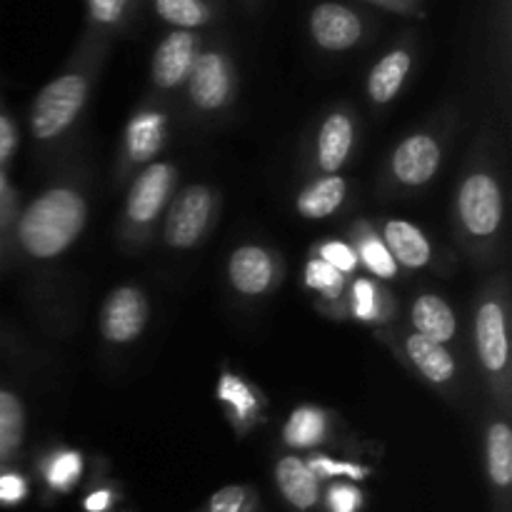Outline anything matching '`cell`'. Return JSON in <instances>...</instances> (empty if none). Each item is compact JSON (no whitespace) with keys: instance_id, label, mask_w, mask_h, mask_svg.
I'll list each match as a JSON object with an SVG mask.
<instances>
[{"instance_id":"1","label":"cell","mask_w":512,"mask_h":512,"mask_svg":"<svg viewBox=\"0 0 512 512\" xmlns=\"http://www.w3.org/2000/svg\"><path fill=\"white\" fill-rule=\"evenodd\" d=\"M455 243L470 263L490 268L500 260L508 233V180L498 133L488 123L465 155L450 200Z\"/></svg>"},{"instance_id":"2","label":"cell","mask_w":512,"mask_h":512,"mask_svg":"<svg viewBox=\"0 0 512 512\" xmlns=\"http://www.w3.org/2000/svg\"><path fill=\"white\" fill-rule=\"evenodd\" d=\"M90 220V178L65 168L35 198L20 205L5 243L30 265H50L78 245Z\"/></svg>"},{"instance_id":"3","label":"cell","mask_w":512,"mask_h":512,"mask_svg":"<svg viewBox=\"0 0 512 512\" xmlns=\"http://www.w3.org/2000/svg\"><path fill=\"white\" fill-rule=\"evenodd\" d=\"M100 63L103 50H83L35 93L28 108V128L40 155H53L83 123L98 83Z\"/></svg>"},{"instance_id":"4","label":"cell","mask_w":512,"mask_h":512,"mask_svg":"<svg viewBox=\"0 0 512 512\" xmlns=\"http://www.w3.org/2000/svg\"><path fill=\"white\" fill-rule=\"evenodd\" d=\"M460 128V110L448 105L405 133L385 158L378 193L383 200L410 198L435 183Z\"/></svg>"},{"instance_id":"5","label":"cell","mask_w":512,"mask_h":512,"mask_svg":"<svg viewBox=\"0 0 512 512\" xmlns=\"http://www.w3.org/2000/svg\"><path fill=\"white\" fill-rule=\"evenodd\" d=\"M473 345L480 378L490 405L512 415V353H510V280L505 270L480 285L473 300Z\"/></svg>"},{"instance_id":"6","label":"cell","mask_w":512,"mask_h":512,"mask_svg":"<svg viewBox=\"0 0 512 512\" xmlns=\"http://www.w3.org/2000/svg\"><path fill=\"white\" fill-rule=\"evenodd\" d=\"M180 168L175 160L158 158L148 168L140 170L125 185L123 210L118 220V243L123 253H143L158 238L160 223L170 200L178 193Z\"/></svg>"},{"instance_id":"7","label":"cell","mask_w":512,"mask_h":512,"mask_svg":"<svg viewBox=\"0 0 512 512\" xmlns=\"http://www.w3.org/2000/svg\"><path fill=\"white\" fill-rule=\"evenodd\" d=\"M178 113L195 128H210L230 118L238 100V70L223 48H203L185 88Z\"/></svg>"},{"instance_id":"8","label":"cell","mask_w":512,"mask_h":512,"mask_svg":"<svg viewBox=\"0 0 512 512\" xmlns=\"http://www.w3.org/2000/svg\"><path fill=\"white\" fill-rule=\"evenodd\" d=\"M373 335L420 383L428 385L430 390L440 393L450 403H460V398L465 395V375L453 348L410 333L405 325L398 323L373 330Z\"/></svg>"},{"instance_id":"9","label":"cell","mask_w":512,"mask_h":512,"mask_svg":"<svg viewBox=\"0 0 512 512\" xmlns=\"http://www.w3.org/2000/svg\"><path fill=\"white\" fill-rule=\"evenodd\" d=\"M178 110L173 103L148 95L128 115L120 138L118 158L113 165V185L125 188L135 175L163 155L173 138V120Z\"/></svg>"},{"instance_id":"10","label":"cell","mask_w":512,"mask_h":512,"mask_svg":"<svg viewBox=\"0 0 512 512\" xmlns=\"http://www.w3.org/2000/svg\"><path fill=\"white\" fill-rule=\"evenodd\" d=\"M223 213V193L210 183H190L178 188L160 223L158 238L173 253H193L203 248L218 228Z\"/></svg>"},{"instance_id":"11","label":"cell","mask_w":512,"mask_h":512,"mask_svg":"<svg viewBox=\"0 0 512 512\" xmlns=\"http://www.w3.org/2000/svg\"><path fill=\"white\" fill-rule=\"evenodd\" d=\"M360 140L358 110L350 103L325 108L313 123L303 150V170L313 175H338L353 160Z\"/></svg>"},{"instance_id":"12","label":"cell","mask_w":512,"mask_h":512,"mask_svg":"<svg viewBox=\"0 0 512 512\" xmlns=\"http://www.w3.org/2000/svg\"><path fill=\"white\" fill-rule=\"evenodd\" d=\"M225 280L228 288L245 303L270 298L285 280L283 253L265 243L235 245L225 263Z\"/></svg>"},{"instance_id":"13","label":"cell","mask_w":512,"mask_h":512,"mask_svg":"<svg viewBox=\"0 0 512 512\" xmlns=\"http://www.w3.org/2000/svg\"><path fill=\"white\" fill-rule=\"evenodd\" d=\"M213 398L223 413L225 423L233 430L238 440H245L250 433L263 428L270 415V400L265 390L248 378L245 373L235 370L233 365H220L218 380H215Z\"/></svg>"},{"instance_id":"14","label":"cell","mask_w":512,"mask_h":512,"mask_svg":"<svg viewBox=\"0 0 512 512\" xmlns=\"http://www.w3.org/2000/svg\"><path fill=\"white\" fill-rule=\"evenodd\" d=\"M150 323V298L140 285H115L105 295L98 313L100 340L110 350H125L138 343Z\"/></svg>"},{"instance_id":"15","label":"cell","mask_w":512,"mask_h":512,"mask_svg":"<svg viewBox=\"0 0 512 512\" xmlns=\"http://www.w3.org/2000/svg\"><path fill=\"white\" fill-rule=\"evenodd\" d=\"M200 50H203V40L193 30H173L165 35L150 60V90H153L150 95L173 103L175 95L183 93L185 80Z\"/></svg>"},{"instance_id":"16","label":"cell","mask_w":512,"mask_h":512,"mask_svg":"<svg viewBox=\"0 0 512 512\" xmlns=\"http://www.w3.org/2000/svg\"><path fill=\"white\" fill-rule=\"evenodd\" d=\"M340 428H343V420L335 410L315 403H300L290 410L280 428V445L288 453L298 455L315 453V450L350 448V443L340 438Z\"/></svg>"},{"instance_id":"17","label":"cell","mask_w":512,"mask_h":512,"mask_svg":"<svg viewBox=\"0 0 512 512\" xmlns=\"http://www.w3.org/2000/svg\"><path fill=\"white\" fill-rule=\"evenodd\" d=\"M483 463L490 512H512V425L490 405L483 425Z\"/></svg>"},{"instance_id":"18","label":"cell","mask_w":512,"mask_h":512,"mask_svg":"<svg viewBox=\"0 0 512 512\" xmlns=\"http://www.w3.org/2000/svg\"><path fill=\"white\" fill-rule=\"evenodd\" d=\"M85 473H88V458L83 450L65 443L48 445L33 460V480L40 485V498L45 505H53L75 493Z\"/></svg>"},{"instance_id":"19","label":"cell","mask_w":512,"mask_h":512,"mask_svg":"<svg viewBox=\"0 0 512 512\" xmlns=\"http://www.w3.org/2000/svg\"><path fill=\"white\" fill-rule=\"evenodd\" d=\"M273 483L290 512H320L323 483L308 468L305 455L288 453V450L275 455Z\"/></svg>"},{"instance_id":"20","label":"cell","mask_w":512,"mask_h":512,"mask_svg":"<svg viewBox=\"0 0 512 512\" xmlns=\"http://www.w3.org/2000/svg\"><path fill=\"white\" fill-rule=\"evenodd\" d=\"M400 318L398 295L380 280L358 273L348 283V320L365 328H388Z\"/></svg>"},{"instance_id":"21","label":"cell","mask_w":512,"mask_h":512,"mask_svg":"<svg viewBox=\"0 0 512 512\" xmlns=\"http://www.w3.org/2000/svg\"><path fill=\"white\" fill-rule=\"evenodd\" d=\"M310 38L325 53H345L365 38V23L343 3H320L308 20Z\"/></svg>"},{"instance_id":"22","label":"cell","mask_w":512,"mask_h":512,"mask_svg":"<svg viewBox=\"0 0 512 512\" xmlns=\"http://www.w3.org/2000/svg\"><path fill=\"white\" fill-rule=\"evenodd\" d=\"M413 68L415 53L410 45H395L388 53L380 55V60L370 68L368 78H365V98L375 113H383L400 98L410 75H413Z\"/></svg>"},{"instance_id":"23","label":"cell","mask_w":512,"mask_h":512,"mask_svg":"<svg viewBox=\"0 0 512 512\" xmlns=\"http://www.w3.org/2000/svg\"><path fill=\"white\" fill-rule=\"evenodd\" d=\"M405 328L415 335L433 340L440 345H453L460 335V320L448 298L433 290H423L408 305Z\"/></svg>"},{"instance_id":"24","label":"cell","mask_w":512,"mask_h":512,"mask_svg":"<svg viewBox=\"0 0 512 512\" xmlns=\"http://www.w3.org/2000/svg\"><path fill=\"white\" fill-rule=\"evenodd\" d=\"M378 230L388 245L390 255L405 273H420L435 263V245L430 243L428 233L420 225L405 218H383L378 220Z\"/></svg>"},{"instance_id":"25","label":"cell","mask_w":512,"mask_h":512,"mask_svg":"<svg viewBox=\"0 0 512 512\" xmlns=\"http://www.w3.org/2000/svg\"><path fill=\"white\" fill-rule=\"evenodd\" d=\"M345 235H348L345 240L350 243V248L358 255L360 273L370 275V278L380 280V283L385 285L403 278V270L398 268V263H395L393 255H390L388 245H385L375 220L360 215V218H355L353 223L345 228Z\"/></svg>"},{"instance_id":"26","label":"cell","mask_w":512,"mask_h":512,"mask_svg":"<svg viewBox=\"0 0 512 512\" xmlns=\"http://www.w3.org/2000/svg\"><path fill=\"white\" fill-rule=\"evenodd\" d=\"M350 200V183L343 173L338 175H313L300 185L295 193L293 210L303 220L318 223L338 215Z\"/></svg>"},{"instance_id":"27","label":"cell","mask_w":512,"mask_h":512,"mask_svg":"<svg viewBox=\"0 0 512 512\" xmlns=\"http://www.w3.org/2000/svg\"><path fill=\"white\" fill-rule=\"evenodd\" d=\"M348 283L343 273L308 253L303 265V288L313 295V305L328 320H348Z\"/></svg>"},{"instance_id":"28","label":"cell","mask_w":512,"mask_h":512,"mask_svg":"<svg viewBox=\"0 0 512 512\" xmlns=\"http://www.w3.org/2000/svg\"><path fill=\"white\" fill-rule=\"evenodd\" d=\"M28 443V405L8 383H0V465H15Z\"/></svg>"},{"instance_id":"29","label":"cell","mask_w":512,"mask_h":512,"mask_svg":"<svg viewBox=\"0 0 512 512\" xmlns=\"http://www.w3.org/2000/svg\"><path fill=\"white\" fill-rule=\"evenodd\" d=\"M305 463L313 470L320 483H333V480H348V483H365L375 478V465L358 455H333L328 450H315L305 455Z\"/></svg>"},{"instance_id":"30","label":"cell","mask_w":512,"mask_h":512,"mask_svg":"<svg viewBox=\"0 0 512 512\" xmlns=\"http://www.w3.org/2000/svg\"><path fill=\"white\" fill-rule=\"evenodd\" d=\"M115 512H133V510H115ZM193 512H265L263 498L255 485L235 483L215 490L198 510Z\"/></svg>"},{"instance_id":"31","label":"cell","mask_w":512,"mask_h":512,"mask_svg":"<svg viewBox=\"0 0 512 512\" xmlns=\"http://www.w3.org/2000/svg\"><path fill=\"white\" fill-rule=\"evenodd\" d=\"M103 470L93 473V478L88 480V488H85L83 498H80V508L83 512H115L120 510V503L125 498V490L113 475L105 470V463L100 465Z\"/></svg>"},{"instance_id":"32","label":"cell","mask_w":512,"mask_h":512,"mask_svg":"<svg viewBox=\"0 0 512 512\" xmlns=\"http://www.w3.org/2000/svg\"><path fill=\"white\" fill-rule=\"evenodd\" d=\"M155 10L168 25L178 30L203 28L213 18V8L205 0H155Z\"/></svg>"},{"instance_id":"33","label":"cell","mask_w":512,"mask_h":512,"mask_svg":"<svg viewBox=\"0 0 512 512\" xmlns=\"http://www.w3.org/2000/svg\"><path fill=\"white\" fill-rule=\"evenodd\" d=\"M365 508H368V493L358 483L333 480L323 485L320 512H365Z\"/></svg>"},{"instance_id":"34","label":"cell","mask_w":512,"mask_h":512,"mask_svg":"<svg viewBox=\"0 0 512 512\" xmlns=\"http://www.w3.org/2000/svg\"><path fill=\"white\" fill-rule=\"evenodd\" d=\"M310 255H315L318 260L328 263L330 268H335L338 273H343L345 278H355L360 273V263L355 250L350 248V243L345 238H323L318 243L310 245Z\"/></svg>"},{"instance_id":"35","label":"cell","mask_w":512,"mask_h":512,"mask_svg":"<svg viewBox=\"0 0 512 512\" xmlns=\"http://www.w3.org/2000/svg\"><path fill=\"white\" fill-rule=\"evenodd\" d=\"M33 493V478L18 465H0V508H18Z\"/></svg>"},{"instance_id":"36","label":"cell","mask_w":512,"mask_h":512,"mask_svg":"<svg viewBox=\"0 0 512 512\" xmlns=\"http://www.w3.org/2000/svg\"><path fill=\"white\" fill-rule=\"evenodd\" d=\"M130 0H88V18L95 28H115L128 13Z\"/></svg>"},{"instance_id":"37","label":"cell","mask_w":512,"mask_h":512,"mask_svg":"<svg viewBox=\"0 0 512 512\" xmlns=\"http://www.w3.org/2000/svg\"><path fill=\"white\" fill-rule=\"evenodd\" d=\"M20 205H23L20 203V193L13 188L8 173H5V168H0V233L3 235H8L10 225H13Z\"/></svg>"},{"instance_id":"38","label":"cell","mask_w":512,"mask_h":512,"mask_svg":"<svg viewBox=\"0 0 512 512\" xmlns=\"http://www.w3.org/2000/svg\"><path fill=\"white\" fill-rule=\"evenodd\" d=\"M18 145H20L18 123H15L13 115L8 113V108L0 105V168H5V165L15 158Z\"/></svg>"},{"instance_id":"39","label":"cell","mask_w":512,"mask_h":512,"mask_svg":"<svg viewBox=\"0 0 512 512\" xmlns=\"http://www.w3.org/2000/svg\"><path fill=\"white\" fill-rule=\"evenodd\" d=\"M3 245H5V235L0 233V260H3Z\"/></svg>"},{"instance_id":"40","label":"cell","mask_w":512,"mask_h":512,"mask_svg":"<svg viewBox=\"0 0 512 512\" xmlns=\"http://www.w3.org/2000/svg\"><path fill=\"white\" fill-rule=\"evenodd\" d=\"M375 3H393V0H375Z\"/></svg>"}]
</instances>
